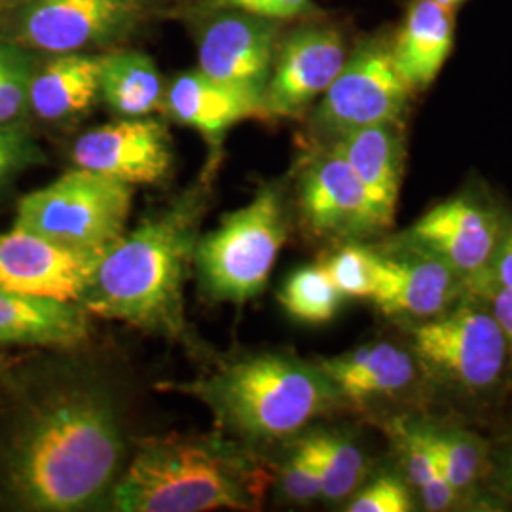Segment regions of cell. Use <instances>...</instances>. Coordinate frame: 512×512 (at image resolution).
Returning a JSON list of instances; mask_svg holds the SVG:
<instances>
[{"label":"cell","instance_id":"cell-4","mask_svg":"<svg viewBox=\"0 0 512 512\" xmlns=\"http://www.w3.org/2000/svg\"><path fill=\"white\" fill-rule=\"evenodd\" d=\"M260 473L234 450L209 440L145 444L112 490L122 512H205L253 509Z\"/></svg>","mask_w":512,"mask_h":512},{"label":"cell","instance_id":"cell-9","mask_svg":"<svg viewBox=\"0 0 512 512\" xmlns=\"http://www.w3.org/2000/svg\"><path fill=\"white\" fill-rule=\"evenodd\" d=\"M298 213L311 236L327 241H361L391 226L351 165L329 147L300 175Z\"/></svg>","mask_w":512,"mask_h":512},{"label":"cell","instance_id":"cell-25","mask_svg":"<svg viewBox=\"0 0 512 512\" xmlns=\"http://www.w3.org/2000/svg\"><path fill=\"white\" fill-rule=\"evenodd\" d=\"M321 475V497L342 501L355 494L366 475L361 448L336 433H313L306 437Z\"/></svg>","mask_w":512,"mask_h":512},{"label":"cell","instance_id":"cell-34","mask_svg":"<svg viewBox=\"0 0 512 512\" xmlns=\"http://www.w3.org/2000/svg\"><path fill=\"white\" fill-rule=\"evenodd\" d=\"M418 490H420L421 503H423L425 511H450L458 503V490L452 486V482L442 473V469L431 476L425 484H421Z\"/></svg>","mask_w":512,"mask_h":512},{"label":"cell","instance_id":"cell-13","mask_svg":"<svg viewBox=\"0 0 512 512\" xmlns=\"http://www.w3.org/2000/svg\"><path fill=\"white\" fill-rule=\"evenodd\" d=\"M463 287L446 262L408 241L395 251H376L370 302L387 317L425 321L450 310Z\"/></svg>","mask_w":512,"mask_h":512},{"label":"cell","instance_id":"cell-6","mask_svg":"<svg viewBox=\"0 0 512 512\" xmlns=\"http://www.w3.org/2000/svg\"><path fill=\"white\" fill-rule=\"evenodd\" d=\"M131 203L129 184L74 167L25 194L14 226L74 249L107 251L126 234Z\"/></svg>","mask_w":512,"mask_h":512},{"label":"cell","instance_id":"cell-38","mask_svg":"<svg viewBox=\"0 0 512 512\" xmlns=\"http://www.w3.org/2000/svg\"><path fill=\"white\" fill-rule=\"evenodd\" d=\"M435 2H439V4L446 6V8H450V10H456L459 4H463L465 0H435Z\"/></svg>","mask_w":512,"mask_h":512},{"label":"cell","instance_id":"cell-2","mask_svg":"<svg viewBox=\"0 0 512 512\" xmlns=\"http://www.w3.org/2000/svg\"><path fill=\"white\" fill-rule=\"evenodd\" d=\"M200 207L186 200L141 222L101 256L80 304L103 319L179 336L184 281L194 262Z\"/></svg>","mask_w":512,"mask_h":512},{"label":"cell","instance_id":"cell-27","mask_svg":"<svg viewBox=\"0 0 512 512\" xmlns=\"http://www.w3.org/2000/svg\"><path fill=\"white\" fill-rule=\"evenodd\" d=\"M33 63L12 44L0 42V126H21L29 109Z\"/></svg>","mask_w":512,"mask_h":512},{"label":"cell","instance_id":"cell-15","mask_svg":"<svg viewBox=\"0 0 512 512\" xmlns=\"http://www.w3.org/2000/svg\"><path fill=\"white\" fill-rule=\"evenodd\" d=\"M277 31L274 19L217 10L200 37L198 69L262 99L274 65Z\"/></svg>","mask_w":512,"mask_h":512},{"label":"cell","instance_id":"cell-10","mask_svg":"<svg viewBox=\"0 0 512 512\" xmlns=\"http://www.w3.org/2000/svg\"><path fill=\"white\" fill-rule=\"evenodd\" d=\"M348 59L342 35L325 25H302L277 42L264 90L266 116L298 118L329 90Z\"/></svg>","mask_w":512,"mask_h":512},{"label":"cell","instance_id":"cell-7","mask_svg":"<svg viewBox=\"0 0 512 512\" xmlns=\"http://www.w3.org/2000/svg\"><path fill=\"white\" fill-rule=\"evenodd\" d=\"M410 338L420 365L435 380L465 393L490 389L507 361V344L494 313L473 304L416 323Z\"/></svg>","mask_w":512,"mask_h":512},{"label":"cell","instance_id":"cell-37","mask_svg":"<svg viewBox=\"0 0 512 512\" xmlns=\"http://www.w3.org/2000/svg\"><path fill=\"white\" fill-rule=\"evenodd\" d=\"M31 148H37V143L23 126H0V156Z\"/></svg>","mask_w":512,"mask_h":512},{"label":"cell","instance_id":"cell-30","mask_svg":"<svg viewBox=\"0 0 512 512\" xmlns=\"http://www.w3.org/2000/svg\"><path fill=\"white\" fill-rule=\"evenodd\" d=\"M281 490L294 503L321 497V475L306 437L296 442L291 458L281 469Z\"/></svg>","mask_w":512,"mask_h":512},{"label":"cell","instance_id":"cell-16","mask_svg":"<svg viewBox=\"0 0 512 512\" xmlns=\"http://www.w3.org/2000/svg\"><path fill=\"white\" fill-rule=\"evenodd\" d=\"M139 16L133 0H33L19 21V37L35 50L74 54L129 31Z\"/></svg>","mask_w":512,"mask_h":512},{"label":"cell","instance_id":"cell-33","mask_svg":"<svg viewBox=\"0 0 512 512\" xmlns=\"http://www.w3.org/2000/svg\"><path fill=\"white\" fill-rule=\"evenodd\" d=\"M476 293H486L490 298V311L494 313L495 321L499 323L505 344H507V355H511L512 361V289L495 285L494 281L488 279H476L471 283Z\"/></svg>","mask_w":512,"mask_h":512},{"label":"cell","instance_id":"cell-23","mask_svg":"<svg viewBox=\"0 0 512 512\" xmlns=\"http://www.w3.org/2000/svg\"><path fill=\"white\" fill-rule=\"evenodd\" d=\"M164 84L154 61L141 52L101 55L99 97L124 118L150 116L164 107Z\"/></svg>","mask_w":512,"mask_h":512},{"label":"cell","instance_id":"cell-18","mask_svg":"<svg viewBox=\"0 0 512 512\" xmlns=\"http://www.w3.org/2000/svg\"><path fill=\"white\" fill-rule=\"evenodd\" d=\"M329 148L351 165L378 211L393 224L406 165L403 122L353 129L332 139Z\"/></svg>","mask_w":512,"mask_h":512},{"label":"cell","instance_id":"cell-1","mask_svg":"<svg viewBox=\"0 0 512 512\" xmlns=\"http://www.w3.org/2000/svg\"><path fill=\"white\" fill-rule=\"evenodd\" d=\"M122 450L109 399L97 389H73L27 425L16 446L12 482L37 511H78L109 488Z\"/></svg>","mask_w":512,"mask_h":512},{"label":"cell","instance_id":"cell-24","mask_svg":"<svg viewBox=\"0 0 512 512\" xmlns=\"http://www.w3.org/2000/svg\"><path fill=\"white\" fill-rule=\"evenodd\" d=\"M277 298L294 321L306 325L329 323L344 302V296L336 289L321 262L294 270L283 283Z\"/></svg>","mask_w":512,"mask_h":512},{"label":"cell","instance_id":"cell-17","mask_svg":"<svg viewBox=\"0 0 512 512\" xmlns=\"http://www.w3.org/2000/svg\"><path fill=\"white\" fill-rule=\"evenodd\" d=\"M164 109L186 128L211 143H220L228 129L251 118H266L264 103L253 93L211 78L200 69L177 76L165 90Z\"/></svg>","mask_w":512,"mask_h":512},{"label":"cell","instance_id":"cell-8","mask_svg":"<svg viewBox=\"0 0 512 512\" xmlns=\"http://www.w3.org/2000/svg\"><path fill=\"white\" fill-rule=\"evenodd\" d=\"M414 93L395 65L391 38H370L348 54L313 110L311 126L332 141L353 129L403 122Z\"/></svg>","mask_w":512,"mask_h":512},{"label":"cell","instance_id":"cell-35","mask_svg":"<svg viewBox=\"0 0 512 512\" xmlns=\"http://www.w3.org/2000/svg\"><path fill=\"white\" fill-rule=\"evenodd\" d=\"M482 277L488 281H494L495 285L512 289V226L505 230L501 243L497 247L494 262H492L488 274L482 275Z\"/></svg>","mask_w":512,"mask_h":512},{"label":"cell","instance_id":"cell-32","mask_svg":"<svg viewBox=\"0 0 512 512\" xmlns=\"http://www.w3.org/2000/svg\"><path fill=\"white\" fill-rule=\"evenodd\" d=\"M211 10H238L258 18L287 21L306 18L317 8L313 0H207Z\"/></svg>","mask_w":512,"mask_h":512},{"label":"cell","instance_id":"cell-3","mask_svg":"<svg viewBox=\"0 0 512 512\" xmlns=\"http://www.w3.org/2000/svg\"><path fill=\"white\" fill-rule=\"evenodd\" d=\"M184 391L202 399L224 429L256 442L294 435L340 401L317 365L285 353L238 359Z\"/></svg>","mask_w":512,"mask_h":512},{"label":"cell","instance_id":"cell-28","mask_svg":"<svg viewBox=\"0 0 512 512\" xmlns=\"http://www.w3.org/2000/svg\"><path fill=\"white\" fill-rule=\"evenodd\" d=\"M433 442L437 448L440 469L458 490V494L471 490L484 463L480 440L463 431H433Z\"/></svg>","mask_w":512,"mask_h":512},{"label":"cell","instance_id":"cell-26","mask_svg":"<svg viewBox=\"0 0 512 512\" xmlns=\"http://www.w3.org/2000/svg\"><path fill=\"white\" fill-rule=\"evenodd\" d=\"M344 298L370 300L376 281V251L359 241H346L321 260Z\"/></svg>","mask_w":512,"mask_h":512},{"label":"cell","instance_id":"cell-12","mask_svg":"<svg viewBox=\"0 0 512 512\" xmlns=\"http://www.w3.org/2000/svg\"><path fill=\"white\" fill-rule=\"evenodd\" d=\"M73 160L76 167L129 186L158 184L171 171L173 141L158 118H124L82 133Z\"/></svg>","mask_w":512,"mask_h":512},{"label":"cell","instance_id":"cell-36","mask_svg":"<svg viewBox=\"0 0 512 512\" xmlns=\"http://www.w3.org/2000/svg\"><path fill=\"white\" fill-rule=\"evenodd\" d=\"M42 162H44V154L38 147L0 156V188L10 183L19 171L27 169L29 165L42 164Z\"/></svg>","mask_w":512,"mask_h":512},{"label":"cell","instance_id":"cell-39","mask_svg":"<svg viewBox=\"0 0 512 512\" xmlns=\"http://www.w3.org/2000/svg\"><path fill=\"white\" fill-rule=\"evenodd\" d=\"M507 488H509V494L512 497V454L509 458V469H507Z\"/></svg>","mask_w":512,"mask_h":512},{"label":"cell","instance_id":"cell-14","mask_svg":"<svg viewBox=\"0 0 512 512\" xmlns=\"http://www.w3.org/2000/svg\"><path fill=\"white\" fill-rule=\"evenodd\" d=\"M505 228L492 209L467 196L437 203L408 232V241L473 283L488 274Z\"/></svg>","mask_w":512,"mask_h":512},{"label":"cell","instance_id":"cell-29","mask_svg":"<svg viewBox=\"0 0 512 512\" xmlns=\"http://www.w3.org/2000/svg\"><path fill=\"white\" fill-rule=\"evenodd\" d=\"M395 429L404 475L412 486L420 488L421 484H425L440 469L437 448L433 442V429L404 423H399Z\"/></svg>","mask_w":512,"mask_h":512},{"label":"cell","instance_id":"cell-21","mask_svg":"<svg viewBox=\"0 0 512 512\" xmlns=\"http://www.w3.org/2000/svg\"><path fill=\"white\" fill-rule=\"evenodd\" d=\"M90 336L80 302L0 291V342L73 348Z\"/></svg>","mask_w":512,"mask_h":512},{"label":"cell","instance_id":"cell-11","mask_svg":"<svg viewBox=\"0 0 512 512\" xmlns=\"http://www.w3.org/2000/svg\"><path fill=\"white\" fill-rule=\"evenodd\" d=\"M103 255L14 226L0 234V291L80 302Z\"/></svg>","mask_w":512,"mask_h":512},{"label":"cell","instance_id":"cell-5","mask_svg":"<svg viewBox=\"0 0 512 512\" xmlns=\"http://www.w3.org/2000/svg\"><path fill=\"white\" fill-rule=\"evenodd\" d=\"M287 234L283 198L274 186H264L251 202L198 238L194 266L203 293L232 304L256 298L268 283Z\"/></svg>","mask_w":512,"mask_h":512},{"label":"cell","instance_id":"cell-31","mask_svg":"<svg viewBox=\"0 0 512 512\" xmlns=\"http://www.w3.org/2000/svg\"><path fill=\"white\" fill-rule=\"evenodd\" d=\"M349 512H410L414 501L404 480L384 475L372 480L361 492L351 497L346 507Z\"/></svg>","mask_w":512,"mask_h":512},{"label":"cell","instance_id":"cell-19","mask_svg":"<svg viewBox=\"0 0 512 512\" xmlns=\"http://www.w3.org/2000/svg\"><path fill=\"white\" fill-rule=\"evenodd\" d=\"M317 368L338 397L353 404L399 395L416 378L414 357L387 342L366 344L336 357L319 359Z\"/></svg>","mask_w":512,"mask_h":512},{"label":"cell","instance_id":"cell-22","mask_svg":"<svg viewBox=\"0 0 512 512\" xmlns=\"http://www.w3.org/2000/svg\"><path fill=\"white\" fill-rule=\"evenodd\" d=\"M101 55H55L33 73L29 109L46 122H65L86 114L99 97Z\"/></svg>","mask_w":512,"mask_h":512},{"label":"cell","instance_id":"cell-20","mask_svg":"<svg viewBox=\"0 0 512 512\" xmlns=\"http://www.w3.org/2000/svg\"><path fill=\"white\" fill-rule=\"evenodd\" d=\"M456 10L435 0H412L403 25L391 38L397 69L414 92L429 88L454 50Z\"/></svg>","mask_w":512,"mask_h":512}]
</instances>
